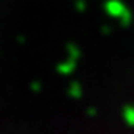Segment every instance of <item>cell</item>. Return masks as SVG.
Returning a JSON list of instances; mask_svg holds the SVG:
<instances>
[{"label": "cell", "mask_w": 134, "mask_h": 134, "mask_svg": "<svg viewBox=\"0 0 134 134\" xmlns=\"http://www.w3.org/2000/svg\"><path fill=\"white\" fill-rule=\"evenodd\" d=\"M103 10H105V13H107L108 16L120 20V24L123 27H128L134 21L131 10L124 5V2H121V0H105Z\"/></svg>", "instance_id": "cell-1"}, {"label": "cell", "mask_w": 134, "mask_h": 134, "mask_svg": "<svg viewBox=\"0 0 134 134\" xmlns=\"http://www.w3.org/2000/svg\"><path fill=\"white\" fill-rule=\"evenodd\" d=\"M76 65H78V62H76V60L68 58V60H65V62H62V63L57 65V71H58L62 76H70L76 70Z\"/></svg>", "instance_id": "cell-2"}, {"label": "cell", "mask_w": 134, "mask_h": 134, "mask_svg": "<svg viewBox=\"0 0 134 134\" xmlns=\"http://www.w3.org/2000/svg\"><path fill=\"white\" fill-rule=\"evenodd\" d=\"M123 120L128 126L134 128V103L126 105V107L123 108Z\"/></svg>", "instance_id": "cell-3"}, {"label": "cell", "mask_w": 134, "mask_h": 134, "mask_svg": "<svg viewBox=\"0 0 134 134\" xmlns=\"http://www.w3.org/2000/svg\"><path fill=\"white\" fill-rule=\"evenodd\" d=\"M68 95L73 97V99H81L82 97V86L78 81H73L68 86Z\"/></svg>", "instance_id": "cell-4"}, {"label": "cell", "mask_w": 134, "mask_h": 134, "mask_svg": "<svg viewBox=\"0 0 134 134\" xmlns=\"http://www.w3.org/2000/svg\"><path fill=\"white\" fill-rule=\"evenodd\" d=\"M66 52H68V58H73L76 62L81 58V50L76 44H68L66 45Z\"/></svg>", "instance_id": "cell-5"}, {"label": "cell", "mask_w": 134, "mask_h": 134, "mask_svg": "<svg viewBox=\"0 0 134 134\" xmlns=\"http://www.w3.org/2000/svg\"><path fill=\"white\" fill-rule=\"evenodd\" d=\"M86 8H87V3H86V0H78V2H76V10H78L79 13L86 12Z\"/></svg>", "instance_id": "cell-6"}, {"label": "cell", "mask_w": 134, "mask_h": 134, "mask_svg": "<svg viewBox=\"0 0 134 134\" xmlns=\"http://www.w3.org/2000/svg\"><path fill=\"white\" fill-rule=\"evenodd\" d=\"M41 89H42V86H41L39 82H32V84H31V91H32V92H41Z\"/></svg>", "instance_id": "cell-7"}, {"label": "cell", "mask_w": 134, "mask_h": 134, "mask_svg": "<svg viewBox=\"0 0 134 134\" xmlns=\"http://www.w3.org/2000/svg\"><path fill=\"white\" fill-rule=\"evenodd\" d=\"M87 115H89V116H95V115H97V108H94V107H91V108L87 110Z\"/></svg>", "instance_id": "cell-8"}, {"label": "cell", "mask_w": 134, "mask_h": 134, "mask_svg": "<svg viewBox=\"0 0 134 134\" xmlns=\"http://www.w3.org/2000/svg\"><path fill=\"white\" fill-rule=\"evenodd\" d=\"M102 31H103L105 34H110V32H111V29H110V27H107V26H105V27H103V29H102Z\"/></svg>", "instance_id": "cell-9"}, {"label": "cell", "mask_w": 134, "mask_h": 134, "mask_svg": "<svg viewBox=\"0 0 134 134\" xmlns=\"http://www.w3.org/2000/svg\"><path fill=\"white\" fill-rule=\"evenodd\" d=\"M76 2H78V0H76Z\"/></svg>", "instance_id": "cell-10"}]
</instances>
